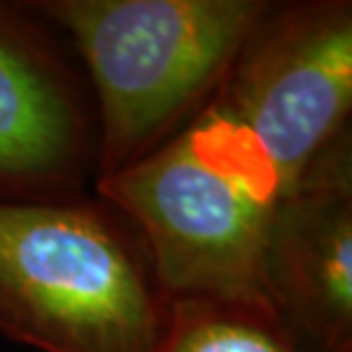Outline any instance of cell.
I'll use <instances>...</instances> for the list:
<instances>
[{
    "label": "cell",
    "instance_id": "obj_1",
    "mask_svg": "<svg viewBox=\"0 0 352 352\" xmlns=\"http://www.w3.org/2000/svg\"><path fill=\"white\" fill-rule=\"evenodd\" d=\"M167 305L142 236L110 204L0 197V334L44 352H153Z\"/></svg>",
    "mask_w": 352,
    "mask_h": 352
},
{
    "label": "cell",
    "instance_id": "obj_2",
    "mask_svg": "<svg viewBox=\"0 0 352 352\" xmlns=\"http://www.w3.org/2000/svg\"><path fill=\"white\" fill-rule=\"evenodd\" d=\"M96 190L140 231L170 298L267 307L261 245L284 186L256 140L213 96L165 144L98 179Z\"/></svg>",
    "mask_w": 352,
    "mask_h": 352
},
{
    "label": "cell",
    "instance_id": "obj_3",
    "mask_svg": "<svg viewBox=\"0 0 352 352\" xmlns=\"http://www.w3.org/2000/svg\"><path fill=\"white\" fill-rule=\"evenodd\" d=\"M72 34L98 98V179L176 135L220 87L267 0H44Z\"/></svg>",
    "mask_w": 352,
    "mask_h": 352
},
{
    "label": "cell",
    "instance_id": "obj_4",
    "mask_svg": "<svg viewBox=\"0 0 352 352\" xmlns=\"http://www.w3.org/2000/svg\"><path fill=\"white\" fill-rule=\"evenodd\" d=\"M213 98L256 140L286 192L350 126L352 5L272 3Z\"/></svg>",
    "mask_w": 352,
    "mask_h": 352
},
{
    "label": "cell",
    "instance_id": "obj_5",
    "mask_svg": "<svg viewBox=\"0 0 352 352\" xmlns=\"http://www.w3.org/2000/svg\"><path fill=\"white\" fill-rule=\"evenodd\" d=\"M265 302L305 352H352V133L279 197L261 245Z\"/></svg>",
    "mask_w": 352,
    "mask_h": 352
},
{
    "label": "cell",
    "instance_id": "obj_6",
    "mask_svg": "<svg viewBox=\"0 0 352 352\" xmlns=\"http://www.w3.org/2000/svg\"><path fill=\"white\" fill-rule=\"evenodd\" d=\"M91 146L78 87L25 14L0 5V197L74 195Z\"/></svg>",
    "mask_w": 352,
    "mask_h": 352
},
{
    "label": "cell",
    "instance_id": "obj_7",
    "mask_svg": "<svg viewBox=\"0 0 352 352\" xmlns=\"http://www.w3.org/2000/svg\"><path fill=\"white\" fill-rule=\"evenodd\" d=\"M153 352H305L267 307L176 295Z\"/></svg>",
    "mask_w": 352,
    "mask_h": 352
}]
</instances>
